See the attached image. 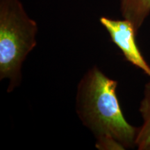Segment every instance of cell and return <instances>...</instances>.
I'll list each match as a JSON object with an SVG mask.
<instances>
[{"instance_id":"1","label":"cell","mask_w":150,"mask_h":150,"mask_svg":"<svg viewBox=\"0 0 150 150\" xmlns=\"http://www.w3.org/2000/svg\"><path fill=\"white\" fill-rule=\"evenodd\" d=\"M117 81L95 65L79 82L76 112L80 120L95 137L99 150H125L136 147L138 129L123 115L118 101Z\"/></svg>"},{"instance_id":"2","label":"cell","mask_w":150,"mask_h":150,"mask_svg":"<svg viewBox=\"0 0 150 150\" xmlns=\"http://www.w3.org/2000/svg\"><path fill=\"white\" fill-rule=\"evenodd\" d=\"M38 24L20 0H0V80L8 79V93L20 86L22 67L37 45Z\"/></svg>"},{"instance_id":"3","label":"cell","mask_w":150,"mask_h":150,"mask_svg":"<svg viewBox=\"0 0 150 150\" xmlns=\"http://www.w3.org/2000/svg\"><path fill=\"white\" fill-rule=\"evenodd\" d=\"M99 22L109 34L112 42L120 49L127 61L143 71L150 78V66L136 44L137 32L129 20H114L102 16Z\"/></svg>"},{"instance_id":"4","label":"cell","mask_w":150,"mask_h":150,"mask_svg":"<svg viewBox=\"0 0 150 150\" xmlns=\"http://www.w3.org/2000/svg\"><path fill=\"white\" fill-rule=\"evenodd\" d=\"M123 19L129 20L137 33L150 13V0H120Z\"/></svg>"},{"instance_id":"5","label":"cell","mask_w":150,"mask_h":150,"mask_svg":"<svg viewBox=\"0 0 150 150\" xmlns=\"http://www.w3.org/2000/svg\"><path fill=\"white\" fill-rule=\"evenodd\" d=\"M139 111L142 118V125L138 128L135 143L138 149L147 150L150 145V81L145 84Z\"/></svg>"},{"instance_id":"6","label":"cell","mask_w":150,"mask_h":150,"mask_svg":"<svg viewBox=\"0 0 150 150\" xmlns=\"http://www.w3.org/2000/svg\"><path fill=\"white\" fill-rule=\"evenodd\" d=\"M147 150H150V145L149 146V147H148V148H147Z\"/></svg>"}]
</instances>
